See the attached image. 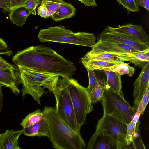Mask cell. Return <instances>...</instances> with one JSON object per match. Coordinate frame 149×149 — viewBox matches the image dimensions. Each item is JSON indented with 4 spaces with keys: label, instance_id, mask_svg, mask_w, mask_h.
<instances>
[{
    "label": "cell",
    "instance_id": "obj_1",
    "mask_svg": "<svg viewBox=\"0 0 149 149\" xmlns=\"http://www.w3.org/2000/svg\"><path fill=\"white\" fill-rule=\"evenodd\" d=\"M12 61L18 67L58 75L70 78L76 71L74 63L65 58L50 47L33 46L19 51Z\"/></svg>",
    "mask_w": 149,
    "mask_h": 149
},
{
    "label": "cell",
    "instance_id": "obj_2",
    "mask_svg": "<svg viewBox=\"0 0 149 149\" xmlns=\"http://www.w3.org/2000/svg\"><path fill=\"white\" fill-rule=\"evenodd\" d=\"M49 128V139L56 149H84L85 143L80 132L74 131L58 114L55 107L45 106L42 111Z\"/></svg>",
    "mask_w": 149,
    "mask_h": 149
},
{
    "label": "cell",
    "instance_id": "obj_3",
    "mask_svg": "<svg viewBox=\"0 0 149 149\" xmlns=\"http://www.w3.org/2000/svg\"><path fill=\"white\" fill-rule=\"evenodd\" d=\"M19 70L22 84L21 90L22 97L24 99L26 95H30L39 105L41 104L40 98L48 91L55 95L56 86L60 76L37 71L31 69L18 67Z\"/></svg>",
    "mask_w": 149,
    "mask_h": 149
},
{
    "label": "cell",
    "instance_id": "obj_4",
    "mask_svg": "<svg viewBox=\"0 0 149 149\" xmlns=\"http://www.w3.org/2000/svg\"><path fill=\"white\" fill-rule=\"evenodd\" d=\"M38 37L40 42H54L88 47L96 43V37L92 33H74L63 26L49 27L40 30Z\"/></svg>",
    "mask_w": 149,
    "mask_h": 149
},
{
    "label": "cell",
    "instance_id": "obj_5",
    "mask_svg": "<svg viewBox=\"0 0 149 149\" xmlns=\"http://www.w3.org/2000/svg\"><path fill=\"white\" fill-rule=\"evenodd\" d=\"M100 101L103 107V116L112 117L127 125L131 121L136 112L124 98L106 85Z\"/></svg>",
    "mask_w": 149,
    "mask_h": 149
},
{
    "label": "cell",
    "instance_id": "obj_6",
    "mask_svg": "<svg viewBox=\"0 0 149 149\" xmlns=\"http://www.w3.org/2000/svg\"><path fill=\"white\" fill-rule=\"evenodd\" d=\"M68 89L74 108L77 123L80 127L86 123L87 115L93 110V104L87 88L77 80L68 79Z\"/></svg>",
    "mask_w": 149,
    "mask_h": 149
},
{
    "label": "cell",
    "instance_id": "obj_7",
    "mask_svg": "<svg viewBox=\"0 0 149 149\" xmlns=\"http://www.w3.org/2000/svg\"><path fill=\"white\" fill-rule=\"evenodd\" d=\"M59 77L54 96L56 101V112L74 131L80 132L81 127L77 124L72 101L68 89V78Z\"/></svg>",
    "mask_w": 149,
    "mask_h": 149
},
{
    "label": "cell",
    "instance_id": "obj_8",
    "mask_svg": "<svg viewBox=\"0 0 149 149\" xmlns=\"http://www.w3.org/2000/svg\"><path fill=\"white\" fill-rule=\"evenodd\" d=\"M127 125L112 117L103 116L99 120L95 131L113 137L117 142L118 149H127Z\"/></svg>",
    "mask_w": 149,
    "mask_h": 149
},
{
    "label": "cell",
    "instance_id": "obj_9",
    "mask_svg": "<svg viewBox=\"0 0 149 149\" xmlns=\"http://www.w3.org/2000/svg\"><path fill=\"white\" fill-rule=\"evenodd\" d=\"M98 40L125 44L139 51H143L149 48V45L141 42L130 35L116 31L113 27L109 26H107L100 34Z\"/></svg>",
    "mask_w": 149,
    "mask_h": 149
},
{
    "label": "cell",
    "instance_id": "obj_10",
    "mask_svg": "<svg viewBox=\"0 0 149 149\" xmlns=\"http://www.w3.org/2000/svg\"><path fill=\"white\" fill-rule=\"evenodd\" d=\"M142 70L134 84L133 96L134 98L133 107L136 111L139 103L149 84V62L142 67Z\"/></svg>",
    "mask_w": 149,
    "mask_h": 149
},
{
    "label": "cell",
    "instance_id": "obj_11",
    "mask_svg": "<svg viewBox=\"0 0 149 149\" xmlns=\"http://www.w3.org/2000/svg\"><path fill=\"white\" fill-rule=\"evenodd\" d=\"M21 83L19 69L12 70L0 68V84L9 88L12 93L18 95L20 92L18 86Z\"/></svg>",
    "mask_w": 149,
    "mask_h": 149
},
{
    "label": "cell",
    "instance_id": "obj_12",
    "mask_svg": "<svg viewBox=\"0 0 149 149\" xmlns=\"http://www.w3.org/2000/svg\"><path fill=\"white\" fill-rule=\"evenodd\" d=\"M91 48L92 49L118 54L132 53L139 51L134 47L125 44L99 40L96 42Z\"/></svg>",
    "mask_w": 149,
    "mask_h": 149
},
{
    "label": "cell",
    "instance_id": "obj_13",
    "mask_svg": "<svg viewBox=\"0 0 149 149\" xmlns=\"http://www.w3.org/2000/svg\"><path fill=\"white\" fill-rule=\"evenodd\" d=\"M118 144L113 137L95 131L90 139L87 149H118Z\"/></svg>",
    "mask_w": 149,
    "mask_h": 149
},
{
    "label": "cell",
    "instance_id": "obj_14",
    "mask_svg": "<svg viewBox=\"0 0 149 149\" xmlns=\"http://www.w3.org/2000/svg\"><path fill=\"white\" fill-rule=\"evenodd\" d=\"M113 28L116 31L130 35L141 42L149 45V37L141 25L127 23Z\"/></svg>",
    "mask_w": 149,
    "mask_h": 149
},
{
    "label": "cell",
    "instance_id": "obj_15",
    "mask_svg": "<svg viewBox=\"0 0 149 149\" xmlns=\"http://www.w3.org/2000/svg\"><path fill=\"white\" fill-rule=\"evenodd\" d=\"M22 133V130H7L0 134V149H20L18 140Z\"/></svg>",
    "mask_w": 149,
    "mask_h": 149
},
{
    "label": "cell",
    "instance_id": "obj_16",
    "mask_svg": "<svg viewBox=\"0 0 149 149\" xmlns=\"http://www.w3.org/2000/svg\"><path fill=\"white\" fill-rule=\"evenodd\" d=\"M119 55L122 61H127L140 68L149 62V48L143 51Z\"/></svg>",
    "mask_w": 149,
    "mask_h": 149
},
{
    "label": "cell",
    "instance_id": "obj_17",
    "mask_svg": "<svg viewBox=\"0 0 149 149\" xmlns=\"http://www.w3.org/2000/svg\"><path fill=\"white\" fill-rule=\"evenodd\" d=\"M23 133L29 136H46L49 138L48 125L45 118L34 125L23 128Z\"/></svg>",
    "mask_w": 149,
    "mask_h": 149
},
{
    "label": "cell",
    "instance_id": "obj_18",
    "mask_svg": "<svg viewBox=\"0 0 149 149\" xmlns=\"http://www.w3.org/2000/svg\"><path fill=\"white\" fill-rule=\"evenodd\" d=\"M84 61H122L119 54L100 51L92 49L81 58Z\"/></svg>",
    "mask_w": 149,
    "mask_h": 149
},
{
    "label": "cell",
    "instance_id": "obj_19",
    "mask_svg": "<svg viewBox=\"0 0 149 149\" xmlns=\"http://www.w3.org/2000/svg\"><path fill=\"white\" fill-rule=\"evenodd\" d=\"M76 13L75 7L70 3L63 1L57 10L50 17L53 20L58 22L71 18L75 15Z\"/></svg>",
    "mask_w": 149,
    "mask_h": 149
},
{
    "label": "cell",
    "instance_id": "obj_20",
    "mask_svg": "<svg viewBox=\"0 0 149 149\" xmlns=\"http://www.w3.org/2000/svg\"><path fill=\"white\" fill-rule=\"evenodd\" d=\"M31 14V13L26 8L22 7L11 10L9 17L13 24L21 27L26 24L27 18Z\"/></svg>",
    "mask_w": 149,
    "mask_h": 149
},
{
    "label": "cell",
    "instance_id": "obj_21",
    "mask_svg": "<svg viewBox=\"0 0 149 149\" xmlns=\"http://www.w3.org/2000/svg\"><path fill=\"white\" fill-rule=\"evenodd\" d=\"M107 77L106 85L113 91L124 98L122 88L121 76L115 72L108 71H104Z\"/></svg>",
    "mask_w": 149,
    "mask_h": 149
},
{
    "label": "cell",
    "instance_id": "obj_22",
    "mask_svg": "<svg viewBox=\"0 0 149 149\" xmlns=\"http://www.w3.org/2000/svg\"><path fill=\"white\" fill-rule=\"evenodd\" d=\"M97 77L96 84L89 93L92 104L97 103L100 101L104 93L107 84L106 81L100 78Z\"/></svg>",
    "mask_w": 149,
    "mask_h": 149
},
{
    "label": "cell",
    "instance_id": "obj_23",
    "mask_svg": "<svg viewBox=\"0 0 149 149\" xmlns=\"http://www.w3.org/2000/svg\"><path fill=\"white\" fill-rule=\"evenodd\" d=\"M45 118L42 111L38 109L28 114L23 119L20 125L23 128L30 126Z\"/></svg>",
    "mask_w": 149,
    "mask_h": 149
},
{
    "label": "cell",
    "instance_id": "obj_24",
    "mask_svg": "<svg viewBox=\"0 0 149 149\" xmlns=\"http://www.w3.org/2000/svg\"><path fill=\"white\" fill-rule=\"evenodd\" d=\"M135 70L134 68L130 66L128 64L123 61L112 67L105 69L103 71H112L121 76L127 74L131 77L134 73Z\"/></svg>",
    "mask_w": 149,
    "mask_h": 149
},
{
    "label": "cell",
    "instance_id": "obj_25",
    "mask_svg": "<svg viewBox=\"0 0 149 149\" xmlns=\"http://www.w3.org/2000/svg\"><path fill=\"white\" fill-rule=\"evenodd\" d=\"M81 62L85 63L90 65L93 70H103L104 69L110 68L120 63L123 61H84L81 60Z\"/></svg>",
    "mask_w": 149,
    "mask_h": 149
},
{
    "label": "cell",
    "instance_id": "obj_26",
    "mask_svg": "<svg viewBox=\"0 0 149 149\" xmlns=\"http://www.w3.org/2000/svg\"><path fill=\"white\" fill-rule=\"evenodd\" d=\"M140 121L137 122L135 130L132 136V142L130 146L129 149H146L145 146L141 138L139 129Z\"/></svg>",
    "mask_w": 149,
    "mask_h": 149
},
{
    "label": "cell",
    "instance_id": "obj_27",
    "mask_svg": "<svg viewBox=\"0 0 149 149\" xmlns=\"http://www.w3.org/2000/svg\"><path fill=\"white\" fill-rule=\"evenodd\" d=\"M63 0H41V3L45 5L47 10V14L49 17L59 8ZM40 3V4H41Z\"/></svg>",
    "mask_w": 149,
    "mask_h": 149
},
{
    "label": "cell",
    "instance_id": "obj_28",
    "mask_svg": "<svg viewBox=\"0 0 149 149\" xmlns=\"http://www.w3.org/2000/svg\"><path fill=\"white\" fill-rule=\"evenodd\" d=\"M116 1L119 5H122L123 8L127 9L128 14L130 12H136L139 10V6L135 0H116Z\"/></svg>",
    "mask_w": 149,
    "mask_h": 149
},
{
    "label": "cell",
    "instance_id": "obj_29",
    "mask_svg": "<svg viewBox=\"0 0 149 149\" xmlns=\"http://www.w3.org/2000/svg\"><path fill=\"white\" fill-rule=\"evenodd\" d=\"M81 63L86 68L88 73L89 85L87 89L89 94L96 84L97 80V77L95 75L94 70L90 65L84 62Z\"/></svg>",
    "mask_w": 149,
    "mask_h": 149
},
{
    "label": "cell",
    "instance_id": "obj_30",
    "mask_svg": "<svg viewBox=\"0 0 149 149\" xmlns=\"http://www.w3.org/2000/svg\"><path fill=\"white\" fill-rule=\"evenodd\" d=\"M136 124L132 120L127 125L126 139L127 149H129V146L132 143L133 135L135 130Z\"/></svg>",
    "mask_w": 149,
    "mask_h": 149
},
{
    "label": "cell",
    "instance_id": "obj_31",
    "mask_svg": "<svg viewBox=\"0 0 149 149\" xmlns=\"http://www.w3.org/2000/svg\"><path fill=\"white\" fill-rule=\"evenodd\" d=\"M149 99V84L148 85L145 93L141 100L136 111L143 114L145 108L148 102Z\"/></svg>",
    "mask_w": 149,
    "mask_h": 149
},
{
    "label": "cell",
    "instance_id": "obj_32",
    "mask_svg": "<svg viewBox=\"0 0 149 149\" xmlns=\"http://www.w3.org/2000/svg\"><path fill=\"white\" fill-rule=\"evenodd\" d=\"M40 3V0H28L24 7L26 8L31 14L36 15V8Z\"/></svg>",
    "mask_w": 149,
    "mask_h": 149
},
{
    "label": "cell",
    "instance_id": "obj_33",
    "mask_svg": "<svg viewBox=\"0 0 149 149\" xmlns=\"http://www.w3.org/2000/svg\"><path fill=\"white\" fill-rule=\"evenodd\" d=\"M0 68L5 69L18 70L19 68L14 65L6 62L2 57L0 56Z\"/></svg>",
    "mask_w": 149,
    "mask_h": 149
},
{
    "label": "cell",
    "instance_id": "obj_34",
    "mask_svg": "<svg viewBox=\"0 0 149 149\" xmlns=\"http://www.w3.org/2000/svg\"><path fill=\"white\" fill-rule=\"evenodd\" d=\"M28 0H10L11 10L24 7Z\"/></svg>",
    "mask_w": 149,
    "mask_h": 149
},
{
    "label": "cell",
    "instance_id": "obj_35",
    "mask_svg": "<svg viewBox=\"0 0 149 149\" xmlns=\"http://www.w3.org/2000/svg\"><path fill=\"white\" fill-rule=\"evenodd\" d=\"M40 6L37 8L36 13L41 17L45 19L49 17L47 14V10L45 5L41 3Z\"/></svg>",
    "mask_w": 149,
    "mask_h": 149
},
{
    "label": "cell",
    "instance_id": "obj_36",
    "mask_svg": "<svg viewBox=\"0 0 149 149\" xmlns=\"http://www.w3.org/2000/svg\"><path fill=\"white\" fill-rule=\"evenodd\" d=\"M0 8L6 12H10L11 11L10 0H0Z\"/></svg>",
    "mask_w": 149,
    "mask_h": 149
},
{
    "label": "cell",
    "instance_id": "obj_37",
    "mask_svg": "<svg viewBox=\"0 0 149 149\" xmlns=\"http://www.w3.org/2000/svg\"><path fill=\"white\" fill-rule=\"evenodd\" d=\"M135 1L139 6L143 7L149 11V0H135Z\"/></svg>",
    "mask_w": 149,
    "mask_h": 149
},
{
    "label": "cell",
    "instance_id": "obj_38",
    "mask_svg": "<svg viewBox=\"0 0 149 149\" xmlns=\"http://www.w3.org/2000/svg\"><path fill=\"white\" fill-rule=\"evenodd\" d=\"M84 5L89 7L97 6L96 1V0H78Z\"/></svg>",
    "mask_w": 149,
    "mask_h": 149
},
{
    "label": "cell",
    "instance_id": "obj_39",
    "mask_svg": "<svg viewBox=\"0 0 149 149\" xmlns=\"http://www.w3.org/2000/svg\"><path fill=\"white\" fill-rule=\"evenodd\" d=\"M13 52L12 51L7 49H0V55H4L9 56L12 54Z\"/></svg>",
    "mask_w": 149,
    "mask_h": 149
},
{
    "label": "cell",
    "instance_id": "obj_40",
    "mask_svg": "<svg viewBox=\"0 0 149 149\" xmlns=\"http://www.w3.org/2000/svg\"><path fill=\"white\" fill-rule=\"evenodd\" d=\"M2 86L0 84V111L1 110L3 105V94L2 90Z\"/></svg>",
    "mask_w": 149,
    "mask_h": 149
},
{
    "label": "cell",
    "instance_id": "obj_41",
    "mask_svg": "<svg viewBox=\"0 0 149 149\" xmlns=\"http://www.w3.org/2000/svg\"><path fill=\"white\" fill-rule=\"evenodd\" d=\"M7 47V45L2 39L0 38V49H6Z\"/></svg>",
    "mask_w": 149,
    "mask_h": 149
}]
</instances>
